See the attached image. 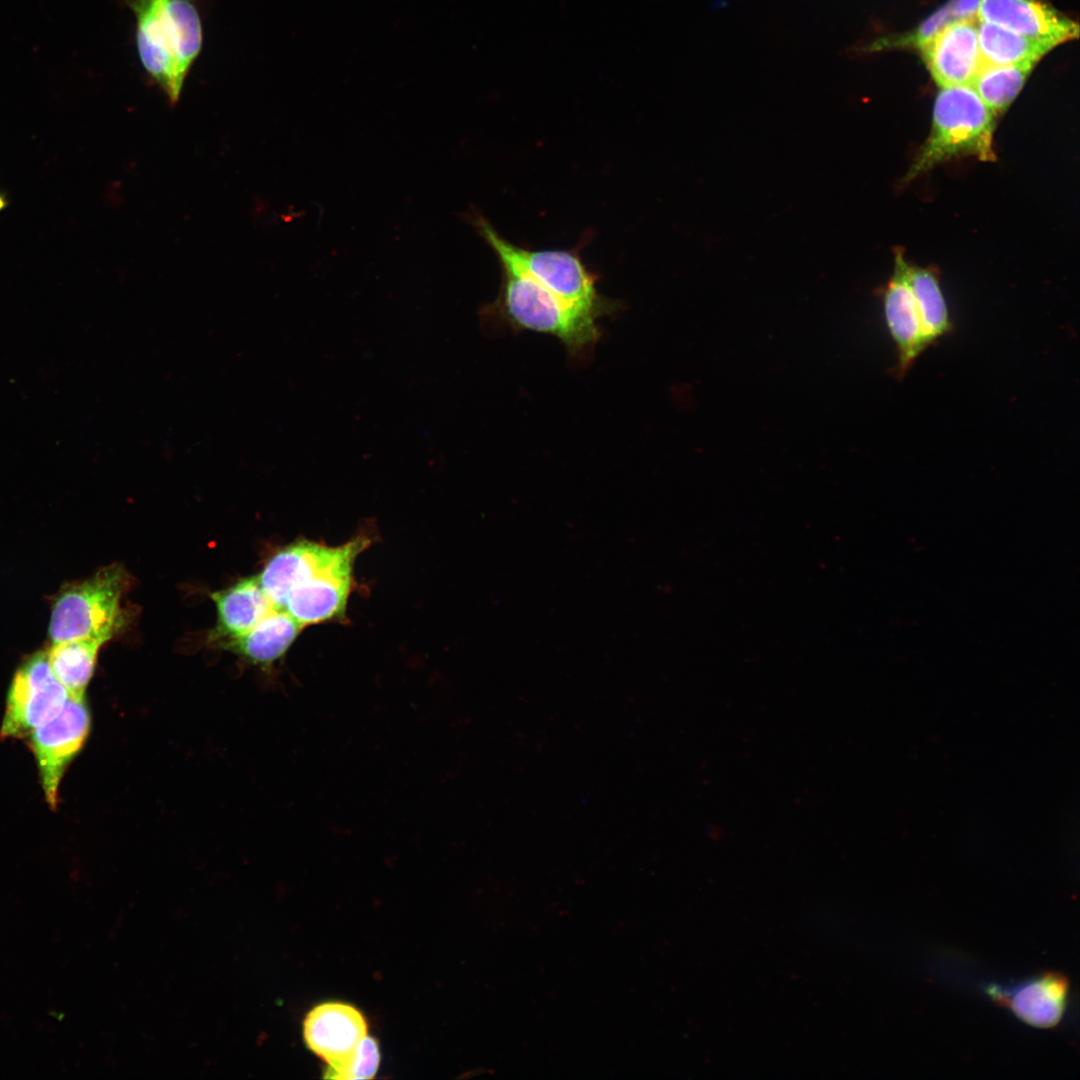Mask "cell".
I'll list each match as a JSON object with an SVG mask.
<instances>
[{"label": "cell", "mask_w": 1080, "mask_h": 1080, "mask_svg": "<svg viewBox=\"0 0 1080 1080\" xmlns=\"http://www.w3.org/2000/svg\"><path fill=\"white\" fill-rule=\"evenodd\" d=\"M69 697L52 672L47 650L29 656L9 686L1 737H22L55 718Z\"/></svg>", "instance_id": "8992f818"}, {"label": "cell", "mask_w": 1080, "mask_h": 1080, "mask_svg": "<svg viewBox=\"0 0 1080 1080\" xmlns=\"http://www.w3.org/2000/svg\"><path fill=\"white\" fill-rule=\"evenodd\" d=\"M303 626L284 609L274 608L244 635L221 642V646L252 664L267 667L280 659Z\"/></svg>", "instance_id": "2e32d148"}, {"label": "cell", "mask_w": 1080, "mask_h": 1080, "mask_svg": "<svg viewBox=\"0 0 1080 1080\" xmlns=\"http://www.w3.org/2000/svg\"><path fill=\"white\" fill-rule=\"evenodd\" d=\"M210 596L217 610V623L212 635L220 643L244 635L276 608L257 576L241 579Z\"/></svg>", "instance_id": "9a60e30c"}, {"label": "cell", "mask_w": 1080, "mask_h": 1080, "mask_svg": "<svg viewBox=\"0 0 1080 1080\" xmlns=\"http://www.w3.org/2000/svg\"><path fill=\"white\" fill-rule=\"evenodd\" d=\"M135 18L139 61L170 104L181 94L185 79L203 44V27L193 0H124Z\"/></svg>", "instance_id": "6da1fadb"}, {"label": "cell", "mask_w": 1080, "mask_h": 1080, "mask_svg": "<svg viewBox=\"0 0 1080 1080\" xmlns=\"http://www.w3.org/2000/svg\"><path fill=\"white\" fill-rule=\"evenodd\" d=\"M909 272L910 265L898 252L893 274L883 295L884 319L897 351V378H903L927 349Z\"/></svg>", "instance_id": "8fae6325"}, {"label": "cell", "mask_w": 1080, "mask_h": 1080, "mask_svg": "<svg viewBox=\"0 0 1080 1080\" xmlns=\"http://www.w3.org/2000/svg\"><path fill=\"white\" fill-rule=\"evenodd\" d=\"M910 283L916 299L926 347L951 333L953 323L937 274L910 265Z\"/></svg>", "instance_id": "d6986e66"}, {"label": "cell", "mask_w": 1080, "mask_h": 1080, "mask_svg": "<svg viewBox=\"0 0 1080 1080\" xmlns=\"http://www.w3.org/2000/svg\"><path fill=\"white\" fill-rule=\"evenodd\" d=\"M1033 65L984 64L972 87L995 113L1004 112L1023 88Z\"/></svg>", "instance_id": "ffe728a7"}, {"label": "cell", "mask_w": 1080, "mask_h": 1080, "mask_svg": "<svg viewBox=\"0 0 1080 1080\" xmlns=\"http://www.w3.org/2000/svg\"><path fill=\"white\" fill-rule=\"evenodd\" d=\"M957 21L951 0L926 18L913 32L900 36H886L861 47L852 48L855 52L874 53L891 48L912 47L919 50L944 26Z\"/></svg>", "instance_id": "44dd1931"}, {"label": "cell", "mask_w": 1080, "mask_h": 1080, "mask_svg": "<svg viewBox=\"0 0 1080 1080\" xmlns=\"http://www.w3.org/2000/svg\"><path fill=\"white\" fill-rule=\"evenodd\" d=\"M957 20H978L981 0H951Z\"/></svg>", "instance_id": "603a6c76"}, {"label": "cell", "mask_w": 1080, "mask_h": 1080, "mask_svg": "<svg viewBox=\"0 0 1080 1080\" xmlns=\"http://www.w3.org/2000/svg\"><path fill=\"white\" fill-rule=\"evenodd\" d=\"M370 541L357 536L344 543L332 563L288 595L283 609L303 627L342 617L353 586V566Z\"/></svg>", "instance_id": "ba28073f"}, {"label": "cell", "mask_w": 1080, "mask_h": 1080, "mask_svg": "<svg viewBox=\"0 0 1080 1080\" xmlns=\"http://www.w3.org/2000/svg\"><path fill=\"white\" fill-rule=\"evenodd\" d=\"M8 205V200L5 194L0 192V212L3 211Z\"/></svg>", "instance_id": "cb8c5ba5"}, {"label": "cell", "mask_w": 1080, "mask_h": 1080, "mask_svg": "<svg viewBox=\"0 0 1080 1080\" xmlns=\"http://www.w3.org/2000/svg\"><path fill=\"white\" fill-rule=\"evenodd\" d=\"M978 20L1054 47L1078 38V24L1043 0H981Z\"/></svg>", "instance_id": "7c38bea8"}, {"label": "cell", "mask_w": 1080, "mask_h": 1080, "mask_svg": "<svg viewBox=\"0 0 1080 1080\" xmlns=\"http://www.w3.org/2000/svg\"><path fill=\"white\" fill-rule=\"evenodd\" d=\"M979 20H957L944 26L921 49L927 68L940 87L972 86L984 65L978 42Z\"/></svg>", "instance_id": "9c48e42d"}, {"label": "cell", "mask_w": 1080, "mask_h": 1080, "mask_svg": "<svg viewBox=\"0 0 1080 1080\" xmlns=\"http://www.w3.org/2000/svg\"><path fill=\"white\" fill-rule=\"evenodd\" d=\"M978 42L984 64L1035 65L1054 46L997 25L978 22Z\"/></svg>", "instance_id": "ac0fdd59"}, {"label": "cell", "mask_w": 1080, "mask_h": 1080, "mask_svg": "<svg viewBox=\"0 0 1080 1080\" xmlns=\"http://www.w3.org/2000/svg\"><path fill=\"white\" fill-rule=\"evenodd\" d=\"M474 224L503 268L524 274L563 302L598 314L601 300L581 258L567 250H531L503 238L482 216Z\"/></svg>", "instance_id": "5b68a950"}, {"label": "cell", "mask_w": 1080, "mask_h": 1080, "mask_svg": "<svg viewBox=\"0 0 1080 1080\" xmlns=\"http://www.w3.org/2000/svg\"><path fill=\"white\" fill-rule=\"evenodd\" d=\"M995 116L972 86L941 88L934 103L929 137L905 181L957 156L973 155L981 160H992Z\"/></svg>", "instance_id": "7a4b0ae2"}, {"label": "cell", "mask_w": 1080, "mask_h": 1080, "mask_svg": "<svg viewBox=\"0 0 1080 1080\" xmlns=\"http://www.w3.org/2000/svg\"><path fill=\"white\" fill-rule=\"evenodd\" d=\"M90 725L91 717L85 698L69 695L55 718L29 734L41 785L51 808L57 806L61 779L69 763L83 747Z\"/></svg>", "instance_id": "52a82bcc"}, {"label": "cell", "mask_w": 1080, "mask_h": 1080, "mask_svg": "<svg viewBox=\"0 0 1080 1080\" xmlns=\"http://www.w3.org/2000/svg\"><path fill=\"white\" fill-rule=\"evenodd\" d=\"M368 1035L367 1021L354 1006L336 1001L313 1007L303 1021V1038L309 1050L336 1066L347 1059Z\"/></svg>", "instance_id": "30bf717a"}, {"label": "cell", "mask_w": 1080, "mask_h": 1080, "mask_svg": "<svg viewBox=\"0 0 1080 1080\" xmlns=\"http://www.w3.org/2000/svg\"><path fill=\"white\" fill-rule=\"evenodd\" d=\"M109 639L91 637L52 644L47 650L50 668L69 695L85 698L98 652Z\"/></svg>", "instance_id": "e0dca14e"}, {"label": "cell", "mask_w": 1080, "mask_h": 1080, "mask_svg": "<svg viewBox=\"0 0 1080 1080\" xmlns=\"http://www.w3.org/2000/svg\"><path fill=\"white\" fill-rule=\"evenodd\" d=\"M343 548L308 540L287 545L267 561L257 576L259 583L271 603L283 609L289 593L332 563Z\"/></svg>", "instance_id": "5bb4252c"}, {"label": "cell", "mask_w": 1080, "mask_h": 1080, "mask_svg": "<svg viewBox=\"0 0 1080 1080\" xmlns=\"http://www.w3.org/2000/svg\"><path fill=\"white\" fill-rule=\"evenodd\" d=\"M986 993L1025 1024L1052 1028L1062 1020L1069 994V980L1059 972H1045L1013 988L990 985Z\"/></svg>", "instance_id": "4fadbf2b"}, {"label": "cell", "mask_w": 1080, "mask_h": 1080, "mask_svg": "<svg viewBox=\"0 0 1080 1080\" xmlns=\"http://www.w3.org/2000/svg\"><path fill=\"white\" fill-rule=\"evenodd\" d=\"M502 307L516 326L552 335L570 352H581L596 342L598 314L571 306L530 277L503 268Z\"/></svg>", "instance_id": "277c9868"}, {"label": "cell", "mask_w": 1080, "mask_h": 1080, "mask_svg": "<svg viewBox=\"0 0 1080 1080\" xmlns=\"http://www.w3.org/2000/svg\"><path fill=\"white\" fill-rule=\"evenodd\" d=\"M380 1064V1049L375 1038L367 1035L353 1053L336 1066H328L325 1078L360 1080L373 1079Z\"/></svg>", "instance_id": "7402d4cb"}, {"label": "cell", "mask_w": 1080, "mask_h": 1080, "mask_svg": "<svg viewBox=\"0 0 1080 1080\" xmlns=\"http://www.w3.org/2000/svg\"><path fill=\"white\" fill-rule=\"evenodd\" d=\"M130 584L126 569L116 564L63 587L52 605L51 643L91 637L110 640L124 625L120 602Z\"/></svg>", "instance_id": "3957f363"}]
</instances>
